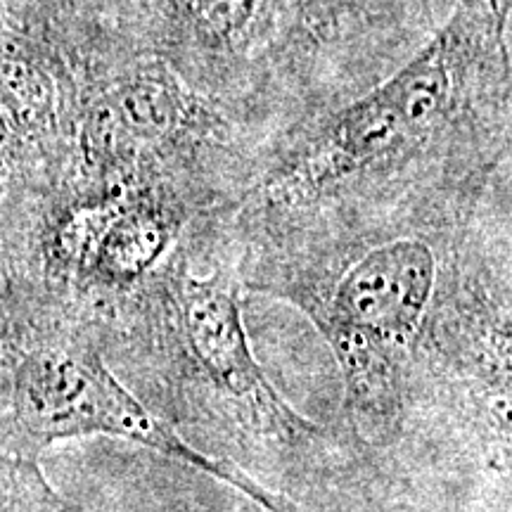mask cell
<instances>
[{
    "mask_svg": "<svg viewBox=\"0 0 512 512\" xmlns=\"http://www.w3.org/2000/svg\"><path fill=\"white\" fill-rule=\"evenodd\" d=\"M22 12L36 15V29L60 43L83 48L105 36L110 0H19Z\"/></svg>",
    "mask_w": 512,
    "mask_h": 512,
    "instance_id": "52a82bcc",
    "label": "cell"
},
{
    "mask_svg": "<svg viewBox=\"0 0 512 512\" xmlns=\"http://www.w3.org/2000/svg\"><path fill=\"white\" fill-rule=\"evenodd\" d=\"M57 501L29 460L0 458V512H43Z\"/></svg>",
    "mask_w": 512,
    "mask_h": 512,
    "instance_id": "ba28073f",
    "label": "cell"
},
{
    "mask_svg": "<svg viewBox=\"0 0 512 512\" xmlns=\"http://www.w3.org/2000/svg\"><path fill=\"white\" fill-rule=\"evenodd\" d=\"M460 0H278L256 93L349 88L366 93L408 62ZM349 98V100H351Z\"/></svg>",
    "mask_w": 512,
    "mask_h": 512,
    "instance_id": "7a4b0ae2",
    "label": "cell"
},
{
    "mask_svg": "<svg viewBox=\"0 0 512 512\" xmlns=\"http://www.w3.org/2000/svg\"><path fill=\"white\" fill-rule=\"evenodd\" d=\"M278 0H110L105 36L164 60L209 98L259 83Z\"/></svg>",
    "mask_w": 512,
    "mask_h": 512,
    "instance_id": "3957f363",
    "label": "cell"
},
{
    "mask_svg": "<svg viewBox=\"0 0 512 512\" xmlns=\"http://www.w3.org/2000/svg\"><path fill=\"white\" fill-rule=\"evenodd\" d=\"M12 434L24 460H36L55 441L121 437L221 479L268 512H309L230 460L185 441L128 392L93 349L76 344L41 347L22 358L12 384Z\"/></svg>",
    "mask_w": 512,
    "mask_h": 512,
    "instance_id": "6da1fadb",
    "label": "cell"
},
{
    "mask_svg": "<svg viewBox=\"0 0 512 512\" xmlns=\"http://www.w3.org/2000/svg\"><path fill=\"white\" fill-rule=\"evenodd\" d=\"M22 143L24 140L17 136L15 128H12L8 117H5V112L0 110V176L8 174L10 166L15 164Z\"/></svg>",
    "mask_w": 512,
    "mask_h": 512,
    "instance_id": "9c48e42d",
    "label": "cell"
},
{
    "mask_svg": "<svg viewBox=\"0 0 512 512\" xmlns=\"http://www.w3.org/2000/svg\"><path fill=\"white\" fill-rule=\"evenodd\" d=\"M325 332L347 380L351 411L370 432H384L401 408L392 349L356 332L332 328Z\"/></svg>",
    "mask_w": 512,
    "mask_h": 512,
    "instance_id": "8992f818",
    "label": "cell"
},
{
    "mask_svg": "<svg viewBox=\"0 0 512 512\" xmlns=\"http://www.w3.org/2000/svg\"><path fill=\"white\" fill-rule=\"evenodd\" d=\"M434 280L437 261L427 242H382L337 280L320 325L356 332L392 351L406 347L418 335Z\"/></svg>",
    "mask_w": 512,
    "mask_h": 512,
    "instance_id": "5b68a950",
    "label": "cell"
},
{
    "mask_svg": "<svg viewBox=\"0 0 512 512\" xmlns=\"http://www.w3.org/2000/svg\"><path fill=\"white\" fill-rule=\"evenodd\" d=\"M178 304L185 342L200 368L223 394L245 401L266 430L287 441H297L313 432L309 422L287 406L256 363L242 320L238 287L228 275H183L178 283Z\"/></svg>",
    "mask_w": 512,
    "mask_h": 512,
    "instance_id": "277c9868",
    "label": "cell"
}]
</instances>
